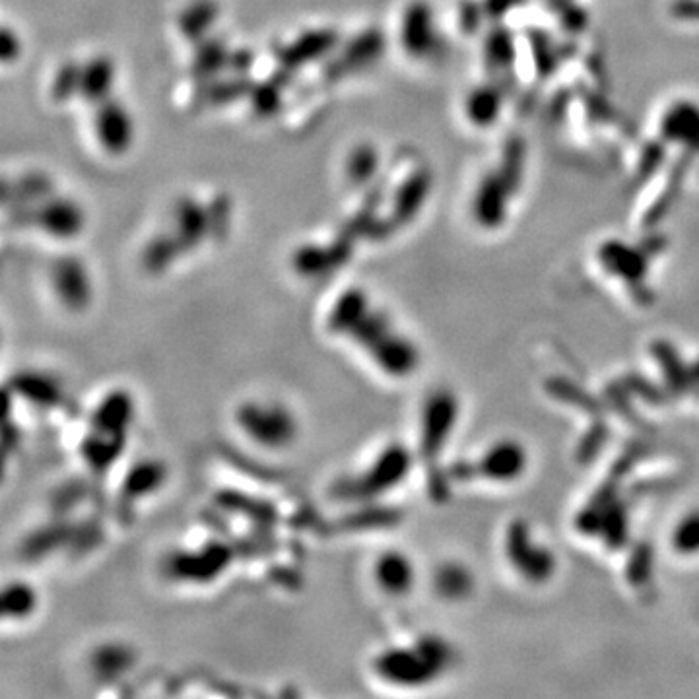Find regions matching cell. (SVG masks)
<instances>
[{"label":"cell","instance_id":"cell-1","mask_svg":"<svg viewBox=\"0 0 699 699\" xmlns=\"http://www.w3.org/2000/svg\"><path fill=\"white\" fill-rule=\"evenodd\" d=\"M327 325L331 333L348 340L350 348L360 350L385 375L406 377L418 364L416 348L393 331L385 315L371 309L362 290L344 292L334 303Z\"/></svg>","mask_w":699,"mask_h":699},{"label":"cell","instance_id":"cell-2","mask_svg":"<svg viewBox=\"0 0 699 699\" xmlns=\"http://www.w3.org/2000/svg\"><path fill=\"white\" fill-rule=\"evenodd\" d=\"M237 430L253 445L265 451H286L300 437V422L294 410L276 399H255L239 402L235 410Z\"/></svg>","mask_w":699,"mask_h":699},{"label":"cell","instance_id":"cell-3","mask_svg":"<svg viewBox=\"0 0 699 699\" xmlns=\"http://www.w3.org/2000/svg\"><path fill=\"white\" fill-rule=\"evenodd\" d=\"M451 653L439 639H420L414 647L387 649L375 659V672L397 686H424L449 665Z\"/></svg>","mask_w":699,"mask_h":699},{"label":"cell","instance_id":"cell-4","mask_svg":"<svg viewBox=\"0 0 699 699\" xmlns=\"http://www.w3.org/2000/svg\"><path fill=\"white\" fill-rule=\"evenodd\" d=\"M373 579L385 595L404 597L414 587L416 571L408 556L397 550H387L373 564Z\"/></svg>","mask_w":699,"mask_h":699},{"label":"cell","instance_id":"cell-5","mask_svg":"<svg viewBox=\"0 0 699 699\" xmlns=\"http://www.w3.org/2000/svg\"><path fill=\"white\" fill-rule=\"evenodd\" d=\"M507 550L511 562H515V566L525 573V577L533 581H544L554 571L552 554L548 550L533 548L527 536V529L521 525L511 527L507 538Z\"/></svg>","mask_w":699,"mask_h":699},{"label":"cell","instance_id":"cell-6","mask_svg":"<svg viewBox=\"0 0 699 699\" xmlns=\"http://www.w3.org/2000/svg\"><path fill=\"white\" fill-rule=\"evenodd\" d=\"M457 416V400L449 393L433 395L426 406L424 420V453L426 457H435L441 445L451 432Z\"/></svg>","mask_w":699,"mask_h":699},{"label":"cell","instance_id":"cell-7","mask_svg":"<svg viewBox=\"0 0 699 699\" xmlns=\"http://www.w3.org/2000/svg\"><path fill=\"white\" fill-rule=\"evenodd\" d=\"M527 466V453L517 441L496 443L480 461L478 472L490 480L509 482L519 478Z\"/></svg>","mask_w":699,"mask_h":699},{"label":"cell","instance_id":"cell-8","mask_svg":"<svg viewBox=\"0 0 699 699\" xmlns=\"http://www.w3.org/2000/svg\"><path fill=\"white\" fill-rule=\"evenodd\" d=\"M55 286L68 307H82L90 300V284L84 268L74 259H65L55 268Z\"/></svg>","mask_w":699,"mask_h":699},{"label":"cell","instance_id":"cell-9","mask_svg":"<svg viewBox=\"0 0 699 699\" xmlns=\"http://www.w3.org/2000/svg\"><path fill=\"white\" fill-rule=\"evenodd\" d=\"M98 131H100L101 142L109 150L121 152L131 142L133 127L127 111L121 109L117 103H109L107 107H103L98 117Z\"/></svg>","mask_w":699,"mask_h":699},{"label":"cell","instance_id":"cell-10","mask_svg":"<svg viewBox=\"0 0 699 699\" xmlns=\"http://www.w3.org/2000/svg\"><path fill=\"white\" fill-rule=\"evenodd\" d=\"M39 224L57 237H72L82 228V212L70 200H55L39 212Z\"/></svg>","mask_w":699,"mask_h":699},{"label":"cell","instance_id":"cell-11","mask_svg":"<svg viewBox=\"0 0 699 699\" xmlns=\"http://www.w3.org/2000/svg\"><path fill=\"white\" fill-rule=\"evenodd\" d=\"M2 604H4V618H10V616H14L16 620L28 618L35 608L34 589L18 581L4 589Z\"/></svg>","mask_w":699,"mask_h":699},{"label":"cell","instance_id":"cell-12","mask_svg":"<svg viewBox=\"0 0 699 699\" xmlns=\"http://www.w3.org/2000/svg\"><path fill=\"white\" fill-rule=\"evenodd\" d=\"M80 82H82V90L86 92V96L98 100L107 92V88H111V82H113L111 63H107L103 59L96 61L92 67L84 72V78H80Z\"/></svg>","mask_w":699,"mask_h":699},{"label":"cell","instance_id":"cell-13","mask_svg":"<svg viewBox=\"0 0 699 699\" xmlns=\"http://www.w3.org/2000/svg\"><path fill=\"white\" fill-rule=\"evenodd\" d=\"M672 542L680 554L699 552V511L690 513L678 523L676 531L672 534Z\"/></svg>","mask_w":699,"mask_h":699},{"label":"cell","instance_id":"cell-14","mask_svg":"<svg viewBox=\"0 0 699 699\" xmlns=\"http://www.w3.org/2000/svg\"><path fill=\"white\" fill-rule=\"evenodd\" d=\"M437 589L451 599L463 597L470 589V575L463 567L445 566L437 575Z\"/></svg>","mask_w":699,"mask_h":699},{"label":"cell","instance_id":"cell-15","mask_svg":"<svg viewBox=\"0 0 699 699\" xmlns=\"http://www.w3.org/2000/svg\"><path fill=\"white\" fill-rule=\"evenodd\" d=\"M181 232L183 235H187V245L195 243L200 237V230H202V224L204 220L200 218L199 208L191 202L183 204V210H181Z\"/></svg>","mask_w":699,"mask_h":699},{"label":"cell","instance_id":"cell-16","mask_svg":"<svg viewBox=\"0 0 699 699\" xmlns=\"http://www.w3.org/2000/svg\"><path fill=\"white\" fill-rule=\"evenodd\" d=\"M212 14H214V6H212L210 2H202V4L193 6L191 12H189V16H187L185 22H183L185 34H187V32L191 34L193 30H200V28L204 30L206 24L212 22Z\"/></svg>","mask_w":699,"mask_h":699},{"label":"cell","instance_id":"cell-17","mask_svg":"<svg viewBox=\"0 0 699 699\" xmlns=\"http://www.w3.org/2000/svg\"><path fill=\"white\" fill-rule=\"evenodd\" d=\"M375 162L373 154L369 150H360L356 152V156L352 158L350 162V175L354 181H364L367 175H369V169H371V164Z\"/></svg>","mask_w":699,"mask_h":699}]
</instances>
